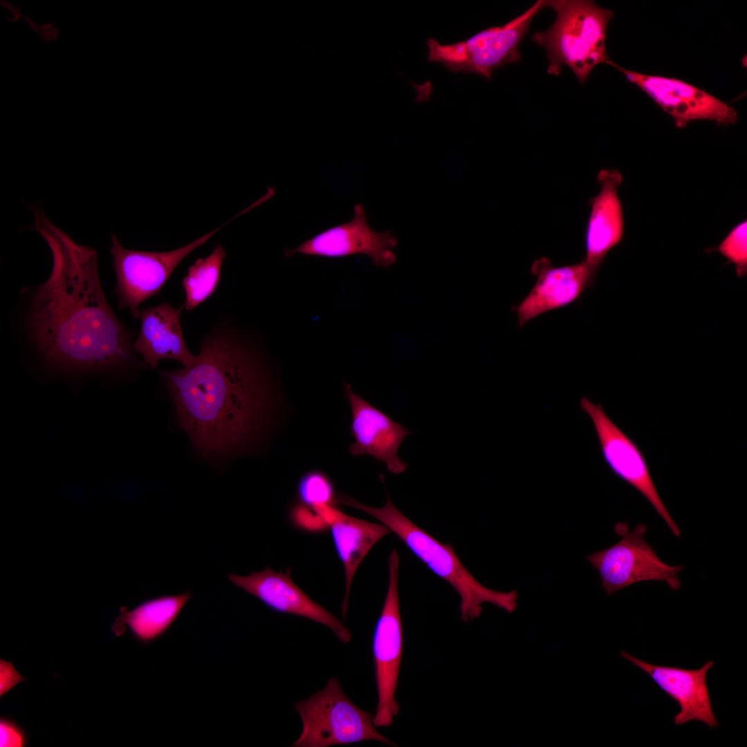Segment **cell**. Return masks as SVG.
Segmentation results:
<instances>
[{
	"instance_id": "cell-16",
	"label": "cell",
	"mask_w": 747,
	"mask_h": 747,
	"mask_svg": "<svg viewBox=\"0 0 747 747\" xmlns=\"http://www.w3.org/2000/svg\"><path fill=\"white\" fill-rule=\"evenodd\" d=\"M531 272L537 278L535 286L519 305L513 307L520 327L546 312L575 302L587 287L593 285L596 277L583 261L553 266L546 257L535 261Z\"/></svg>"
},
{
	"instance_id": "cell-4",
	"label": "cell",
	"mask_w": 747,
	"mask_h": 747,
	"mask_svg": "<svg viewBox=\"0 0 747 747\" xmlns=\"http://www.w3.org/2000/svg\"><path fill=\"white\" fill-rule=\"evenodd\" d=\"M546 7L556 12V19L548 30L535 33L532 39L546 51L547 72L559 75L565 65L584 84L596 66L610 60L605 41L614 13L589 0H549Z\"/></svg>"
},
{
	"instance_id": "cell-1",
	"label": "cell",
	"mask_w": 747,
	"mask_h": 747,
	"mask_svg": "<svg viewBox=\"0 0 747 747\" xmlns=\"http://www.w3.org/2000/svg\"><path fill=\"white\" fill-rule=\"evenodd\" d=\"M33 212L35 228L53 257L50 275L33 301L31 326L39 348L48 361L66 368L130 364L131 337L106 299L97 252L75 241L42 210Z\"/></svg>"
},
{
	"instance_id": "cell-22",
	"label": "cell",
	"mask_w": 747,
	"mask_h": 747,
	"mask_svg": "<svg viewBox=\"0 0 747 747\" xmlns=\"http://www.w3.org/2000/svg\"><path fill=\"white\" fill-rule=\"evenodd\" d=\"M297 493L302 504L315 512L321 507L336 505L334 485L324 472L311 470L299 479Z\"/></svg>"
},
{
	"instance_id": "cell-17",
	"label": "cell",
	"mask_w": 747,
	"mask_h": 747,
	"mask_svg": "<svg viewBox=\"0 0 747 747\" xmlns=\"http://www.w3.org/2000/svg\"><path fill=\"white\" fill-rule=\"evenodd\" d=\"M598 179V194L593 199L585 235L586 257L583 261L596 275L608 252L622 240L623 212L618 195L622 174L616 169H602Z\"/></svg>"
},
{
	"instance_id": "cell-2",
	"label": "cell",
	"mask_w": 747,
	"mask_h": 747,
	"mask_svg": "<svg viewBox=\"0 0 747 747\" xmlns=\"http://www.w3.org/2000/svg\"><path fill=\"white\" fill-rule=\"evenodd\" d=\"M160 374L183 427L205 456L246 447L263 429L270 378L251 342L226 320L203 338L193 365Z\"/></svg>"
},
{
	"instance_id": "cell-18",
	"label": "cell",
	"mask_w": 747,
	"mask_h": 747,
	"mask_svg": "<svg viewBox=\"0 0 747 747\" xmlns=\"http://www.w3.org/2000/svg\"><path fill=\"white\" fill-rule=\"evenodd\" d=\"M183 307L176 308L170 303L163 302L140 311V331L133 348L151 368H156L164 359L178 360L184 367L196 361L198 356L189 351L183 334L181 316Z\"/></svg>"
},
{
	"instance_id": "cell-3",
	"label": "cell",
	"mask_w": 747,
	"mask_h": 747,
	"mask_svg": "<svg viewBox=\"0 0 747 747\" xmlns=\"http://www.w3.org/2000/svg\"><path fill=\"white\" fill-rule=\"evenodd\" d=\"M337 496L338 504L365 512L388 527L433 573L449 583L460 597L462 621L480 617L485 602L509 614L516 610V590L502 592L481 584L462 564L451 544L440 542L418 527L396 507L388 495L385 504L380 508L367 506L342 493Z\"/></svg>"
},
{
	"instance_id": "cell-23",
	"label": "cell",
	"mask_w": 747,
	"mask_h": 747,
	"mask_svg": "<svg viewBox=\"0 0 747 747\" xmlns=\"http://www.w3.org/2000/svg\"><path fill=\"white\" fill-rule=\"evenodd\" d=\"M717 251L726 257L728 264L735 266L738 277L747 273V222L744 221L736 225L726 238L716 247L707 250Z\"/></svg>"
},
{
	"instance_id": "cell-27",
	"label": "cell",
	"mask_w": 747,
	"mask_h": 747,
	"mask_svg": "<svg viewBox=\"0 0 747 747\" xmlns=\"http://www.w3.org/2000/svg\"><path fill=\"white\" fill-rule=\"evenodd\" d=\"M0 4L10 14L8 17H6V19L9 22H16L20 19H23L24 14L15 4L5 0H1Z\"/></svg>"
},
{
	"instance_id": "cell-6",
	"label": "cell",
	"mask_w": 747,
	"mask_h": 747,
	"mask_svg": "<svg viewBox=\"0 0 747 747\" xmlns=\"http://www.w3.org/2000/svg\"><path fill=\"white\" fill-rule=\"evenodd\" d=\"M545 8L546 1L539 0L507 24L486 28L462 42L443 45L428 38L427 60L439 62L453 73L490 79L497 68L521 61V42L534 17Z\"/></svg>"
},
{
	"instance_id": "cell-24",
	"label": "cell",
	"mask_w": 747,
	"mask_h": 747,
	"mask_svg": "<svg viewBox=\"0 0 747 747\" xmlns=\"http://www.w3.org/2000/svg\"><path fill=\"white\" fill-rule=\"evenodd\" d=\"M24 734L15 723L1 719L0 723V746L21 747L26 744Z\"/></svg>"
},
{
	"instance_id": "cell-25",
	"label": "cell",
	"mask_w": 747,
	"mask_h": 747,
	"mask_svg": "<svg viewBox=\"0 0 747 747\" xmlns=\"http://www.w3.org/2000/svg\"><path fill=\"white\" fill-rule=\"evenodd\" d=\"M24 680L10 662H0V694L3 695L18 683Z\"/></svg>"
},
{
	"instance_id": "cell-14",
	"label": "cell",
	"mask_w": 747,
	"mask_h": 747,
	"mask_svg": "<svg viewBox=\"0 0 747 747\" xmlns=\"http://www.w3.org/2000/svg\"><path fill=\"white\" fill-rule=\"evenodd\" d=\"M344 391L352 416L351 433L354 441L349 452L353 456H371L385 463L391 473L405 471L408 464L401 460L398 452L412 432L356 394L349 384L344 383Z\"/></svg>"
},
{
	"instance_id": "cell-21",
	"label": "cell",
	"mask_w": 747,
	"mask_h": 747,
	"mask_svg": "<svg viewBox=\"0 0 747 747\" xmlns=\"http://www.w3.org/2000/svg\"><path fill=\"white\" fill-rule=\"evenodd\" d=\"M226 255L223 247L217 244L208 257L196 259L188 268L187 274L182 281L185 295V309L192 311L216 290Z\"/></svg>"
},
{
	"instance_id": "cell-12",
	"label": "cell",
	"mask_w": 747,
	"mask_h": 747,
	"mask_svg": "<svg viewBox=\"0 0 747 747\" xmlns=\"http://www.w3.org/2000/svg\"><path fill=\"white\" fill-rule=\"evenodd\" d=\"M353 212L350 221L327 229L296 248L286 250L285 255L344 257L365 255L376 266L389 267L395 264L396 255L393 249L398 243L397 238L390 230L378 232L372 229L362 203L356 204Z\"/></svg>"
},
{
	"instance_id": "cell-13",
	"label": "cell",
	"mask_w": 747,
	"mask_h": 747,
	"mask_svg": "<svg viewBox=\"0 0 747 747\" xmlns=\"http://www.w3.org/2000/svg\"><path fill=\"white\" fill-rule=\"evenodd\" d=\"M226 577L235 586L256 597L270 609L324 625L330 628L342 643L351 640V631L293 582L290 569L286 572H276L267 566L263 571L252 572L248 575L228 573Z\"/></svg>"
},
{
	"instance_id": "cell-5",
	"label": "cell",
	"mask_w": 747,
	"mask_h": 747,
	"mask_svg": "<svg viewBox=\"0 0 747 747\" xmlns=\"http://www.w3.org/2000/svg\"><path fill=\"white\" fill-rule=\"evenodd\" d=\"M294 708L302 729L292 747H328L368 740L397 746L378 731L372 713L347 697L338 677L330 678L323 689L295 702Z\"/></svg>"
},
{
	"instance_id": "cell-20",
	"label": "cell",
	"mask_w": 747,
	"mask_h": 747,
	"mask_svg": "<svg viewBox=\"0 0 747 747\" xmlns=\"http://www.w3.org/2000/svg\"><path fill=\"white\" fill-rule=\"evenodd\" d=\"M192 596L188 591L149 600L131 611L123 608L113 625V632L119 636L128 627L140 641H153L169 629Z\"/></svg>"
},
{
	"instance_id": "cell-11",
	"label": "cell",
	"mask_w": 747,
	"mask_h": 747,
	"mask_svg": "<svg viewBox=\"0 0 747 747\" xmlns=\"http://www.w3.org/2000/svg\"><path fill=\"white\" fill-rule=\"evenodd\" d=\"M606 64L622 73L629 82L648 95L674 119L677 127L683 128L694 120L729 125L739 119L735 108L681 80L630 71L611 59Z\"/></svg>"
},
{
	"instance_id": "cell-10",
	"label": "cell",
	"mask_w": 747,
	"mask_h": 747,
	"mask_svg": "<svg viewBox=\"0 0 747 747\" xmlns=\"http://www.w3.org/2000/svg\"><path fill=\"white\" fill-rule=\"evenodd\" d=\"M580 407L593 423L602 456L611 471L640 492L666 523L673 535L681 537V530L659 496L647 461L640 448L611 421L600 404H595L584 396L580 400Z\"/></svg>"
},
{
	"instance_id": "cell-15",
	"label": "cell",
	"mask_w": 747,
	"mask_h": 747,
	"mask_svg": "<svg viewBox=\"0 0 747 747\" xmlns=\"http://www.w3.org/2000/svg\"><path fill=\"white\" fill-rule=\"evenodd\" d=\"M619 655L648 674L664 692L677 702L680 712L674 717L675 724L681 726L694 720L707 724L711 729L719 726L707 685V674L714 665L713 661L706 662L699 669L689 670L650 664L624 650Z\"/></svg>"
},
{
	"instance_id": "cell-26",
	"label": "cell",
	"mask_w": 747,
	"mask_h": 747,
	"mask_svg": "<svg viewBox=\"0 0 747 747\" xmlns=\"http://www.w3.org/2000/svg\"><path fill=\"white\" fill-rule=\"evenodd\" d=\"M23 19L31 30L44 42H52L59 37L58 28L52 23L38 24L28 16L24 15Z\"/></svg>"
},
{
	"instance_id": "cell-7",
	"label": "cell",
	"mask_w": 747,
	"mask_h": 747,
	"mask_svg": "<svg viewBox=\"0 0 747 747\" xmlns=\"http://www.w3.org/2000/svg\"><path fill=\"white\" fill-rule=\"evenodd\" d=\"M614 531L621 537L618 542L587 557L598 571L607 596L649 580L663 581L672 590L681 588L679 574L685 565H669L658 557L645 540L646 525L638 524L630 531L626 522H620L615 525Z\"/></svg>"
},
{
	"instance_id": "cell-9",
	"label": "cell",
	"mask_w": 747,
	"mask_h": 747,
	"mask_svg": "<svg viewBox=\"0 0 747 747\" xmlns=\"http://www.w3.org/2000/svg\"><path fill=\"white\" fill-rule=\"evenodd\" d=\"M232 219L188 244L167 252L133 250L124 248L116 236L111 237L117 285L115 293L121 308H128L139 319V306L157 294L178 264L193 250L206 243Z\"/></svg>"
},
{
	"instance_id": "cell-8",
	"label": "cell",
	"mask_w": 747,
	"mask_h": 747,
	"mask_svg": "<svg viewBox=\"0 0 747 747\" xmlns=\"http://www.w3.org/2000/svg\"><path fill=\"white\" fill-rule=\"evenodd\" d=\"M389 581L373 636L378 704L373 722L388 727L400 711L395 699L403 656V632L398 595L399 555L392 549L389 559Z\"/></svg>"
},
{
	"instance_id": "cell-19",
	"label": "cell",
	"mask_w": 747,
	"mask_h": 747,
	"mask_svg": "<svg viewBox=\"0 0 747 747\" xmlns=\"http://www.w3.org/2000/svg\"><path fill=\"white\" fill-rule=\"evenodd\" d=\"M315 512L329 527L336 553L344 566L345 593L342 614L345 618L351 586L358 566L372 547L391 531L382 524L348 515L335 505L321 507Z\"/></svg>"
}]
</instances>
